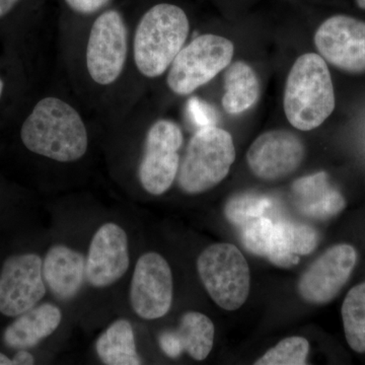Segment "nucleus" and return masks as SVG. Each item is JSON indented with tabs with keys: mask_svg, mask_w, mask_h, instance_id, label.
I'll return each instance as SVG.
<instances>
[{
	"mask_svg": "<svg viewBox=\"0 0 365 365\" xmlns=\"http://www.w3.org/2000/svg\"><path fill=\"white\" fill-rule=\"evenodd\" d=\"M283 104L288 121L299 130H313L331 116L335 93L323 57L307 53L297 58L288 74Z\"/></svg>",
	"mask_w": 365,
	"mask_h": 365,
	"instance_id": "f03ea898",
	"label": "nucleus"
},
{
	"mask_svg": "<svg viewBox=\"0 0 365 365\" xmlns=\"http://www.w3.org/2000/svg\"><path fill=\"white\" fill-rule=\"evenodd\" d=\"M188 16L181 7L160 4L151 7L136 26L133 40L134 62L146 78L163 76L188 38Z\"/></svg>",
	"mask_w": 365,
	"mask_h": 365,
	"instance_id": "7ed1b4c3",
	"label": "nucleus"
},
{
	"mask_svg": "<svg viewBox=\"0 0 365 365\" xmlns=\"http://www.w3.org/2000/svg\"><path fill=\"white\" fill-rule=\"evenodd\" d=\"M111 0H66L67 6L79 14H93L107 6Z\"/></svg>",
	"mask_w": 365,
	"mask_h": 365,
	"instance_id": "bb28decb",
	"label": "nucleus"
},
{
	"mask_svg": "<svg viewBox=\"0 0 365 365\" xmlns=\"http://www.w3.org/2000/svg\"><path fill=\"white\" fill-rule=\"evenodd\" d=\"M26 150L59 163L85 157L88 134L79 113L59 98H42L21 128Z\"/></svg>",
	"mask_w": 365,
	"mask_h": 365,
	"instance_id": "f257e3e1",
	"label": "nucleus"
},
{
	"mask_svg": "<svg viewBox=\"0 0 365 365\" xmlns=\"http://www.w3.org/2000/svg\"><path fill=\"white\" fill-rule=\"evenodd\" d=\"M234 51L232 41L212 34L199 36L170 64L168 86L176 95H190L230 66Z\"/></svg>",
	"mask_w": 365,
	"mask_h": 365,
	"instance_id": "423d86ee",
	"label": "nucleus"
},
{
	"mask_svg": "<svg viewBox=\"0 0 365 365\" xmlns=\"http://www.w3.org/2000/svg\"><path fill=\"white\" fill-rule=\"evenodd\" d=\"M160 345L163 353L170 359H177L184 353L175 332H170V331L163 332L160 336Z\"/></svg>",
	"mask_w": 365,
	"mask_h": 365,
	"instance_id": "cd10ccee",
	"label": "nucleus"
},
{
	"mask_svg": "<svg viewBox=\"0 0 365 365\" xmlns=\"http://www.w3.org/2000/svg\"><path fill=\"white\" fill-rule=\"evenodd\" d=\"M235 158L234 140L227 131L217 126L199 129L180 165V187L190 195L212 189L227 176Z\"/></svg>",
	"mask_w": 365,
	"mask_h": 365,
	"instance_id": "20e7f679",
	"label": "nucleus"
},
{
	"mask_svg": "<svg viewBox=\"0 0 365 365\" xmlns=\"http://www.w3.org/2000/svg\"><path fill=\"white\" fill-rule=\"evenodd\" d=\"M304 145L299 137L287 130H272L261 134L247 153L250 169L267 181L292 174L302 165Z\"/></svg>",
	"mask_w": 365,
	"mask_h": 365,
	"instance_id": "4468645a",
	"label": "nucleus"
},
{
	"mask_svg": "<svg viewBox=\"0 0 365 365\" xmlns=\"http://www.w3.org/2000/svg\"><path fill=\"white\" fill-rule=\"evenodd\" d=\"M13 361L14 365H31L35 364V359L28 349H21L14 355Z\"/></svg>",
	"mask_w": 365,
	"mask_h": 365,
	"instance_id": "c85d7f7f",
	"label": "nucleus"
},
{
	"mask_svg": "<svg viewBox=\"0 0 365 365\" xmlns=\"http://www.w3.org/2000/svg\"><path fill=\"white\" fill-rule=\"evenodd\" d=\"M188 112L190 117L193 120L194 123L199 127V128H204V127L216 126V113L211 106L199 98H193L189 101Z\"/></svg>",
	"mask_w": 365,
	"mask_h": 365,
	"instance_id": "a878e982",
	"label": "nucleus"
},
{
	"mask_svg": "<svg viewBox=\"0 0 365 365\" xmlns=\"http://www.w3.org/2000/svg\"><path fill=\"white\" fill-rule=\"evenodd\" d=\"M225 88L222 106L230 114H240L253 107L260 93L256 72L242 61L235 62L228 67L225 72Z\"/></svg>",
	"mask_w": 365,
	"mask_h": 365,
	"instance_id": "6ab92c4d",
	"label": "nucleus"
},
{
	"mask_svg": "<svg viewBox=\"0 0 365 365\" xmlns=\"http://www.w3.org/2000/svg\"><path fill=\"white\" fill-rule=\"evenodd\" d=\"M42 271L50 292L69 302L78 297L86 281L85 255L66 245H54L46 253Z\"/></svg>",
	"mask_w": 365,
	"mask_h": 365,
	"instance_id": "2eb2a0df",
	"label": "nucleus"
},
{
	"mask_svg": "<svg viewBox=\"0 0 365 365\" xmlns=\"http://www.w3.org/2000/svg\"><path fill=\"white\" fill-rule=\"evenodd\" d=\"M19 2L20 0H0V19L11 13Z\"/></svg>",
	"mask_w": 365,
	"mask_h": 365,
	"instance_id": "c756f323",
	"label": "nucleus"
},
{
	"mask_svg": "<svg viewBox=\"0 0 365 365\" xmlns=\"http://www.w3.org/2000/svg\"><path fill=\"white\" fill-rule=\"evenodd\" d=\"M270 198L254 193H242L232 197L225 206V212L230 222L245 225L262 217L271 208Z\"/></svg>",
	"mask_w": 365,
	"mask_h": 365,
	"instance_id": "4be33fe9",
	"label": "nucleus"
},
{
	"mask_svg": "<svg viewBox=\"0 0 365 365\" xmlns=\"http://www.w3.org/2000/svg\"><path fill=\"white\" fill-rule=\"evenodd\" d=\"M197 271L211 299L225 311H235L248 299L249 264L234 245L218 242L207 247L198 257Z\"/></svg>",
	"mask_w": 365,
	"mask_h": 365,
	"instance_id": "39448f33",
	"label": "nucleus"
},
{
	"mask_svg": "<svg viewBox=\"0 0 365 365\" xmlns=\"http://www.w3.org/2000/svg\"><path fill=\"white\" fill-rule=\"evenodd\" d=\"M128 54V32L122 14L109 9L93 21L88 45L86 67L96 83L110 86L123 72Z\"/></svg>",
	"mask_w": 365,
	"mask_h": 365,
	"instance_id": "0eeeda50",
	"label": "nucleus"
},
{
	"mask_svg": "<svg viewBox=\"0 0 365 365\" xmlns=\"http://www.w3.org/2000/svg\"><path fill=\"white\" fill-rule=\"evenodd\" d=\"M341 314L348 344L355 352L365 353V282L348 292Z\"/></svg>",
	"mask_w": 365,
	"mask_h": 365,
	"instance_id": "412c9836",
	"label": "nucleus"
},
{
	"mask_svg": "<svg viewBox=\"0 0 365 365\" xmlns=\"http://www.w3.org/2000/svg\"><path fill=\"white\" fill-rule=\"evenodd\" d=\"M356 261V251L350 245L331 247L300 278V297L314 304L332 302L349 280Z\"/></svg>",
	"mask_w": 365,
	"mask_h": 365,
	"instance_id": "ddd939ff",
	"label": "nucleus"
},
{
	"mask_svg": "<svg viewBox=\"0 0 365 365\" xmlns=\"http://www.w3.org/2000/svg\"><path fill=\"white\" fill-rule=\"evenodd\" d=\"M182 352L202 361L207 359L215 342V328L207 316L199 312H188L182 317L175 331Z\"/></svg>",
	"mask_w": 365,
	"mask_h": 365,
	"instance_id": "aec40b11",
	"label": "nucleus"
},
{
	"mask_svg": "<svg viewBox=\"0 0 365 365\" xmlns=\"http://www.w3.org/2000/svg\"><path fill=\"white\" fill-rule=\"evenodd\" d=\"M292 189L297 206L307 216L329 220L344 210V196L331 186L326 173L302 178L294 182Z\"/></svg>",
	"mask_w": 365,
	"mask_h": 365,
	"instance_id": "f3484780",
	"label": "nucleus"
},
{
	"mask_svg": "<svg viewBox=\"0 0 365 365\" xmlns=\"http://www.w3.org/2000/svg\"><path fill=\"white\" fill-rule=\"evenodd\" d=\"M4 81H2L1 78H0V98H1L2 93H4Z\"/></svg>",
	"mask_w": 365,
	"mask_h": 365,
	"instance_id": "473e14b6",
	"label": "nucleus"
},
{
	"mask_svg": "<svg viewBox=\"0 0 365 365\" xmlns=\"http://www.w3.org/2000/svg\"><path fill=\"white\" fill-rule=\"evenodd\" d=\"M43 259L35 253L14 255L0 271V313L14 317L33 309L45 297Z\"/></svg>",
	"mask_w": 365,
	"mask_h": 365,
	"instance_id": "9d476101",
	"label": "nucleus"
},
{
	"mask_svg": "<svg viewBox=\"0 0 365 365\" xmlns=\"http://www.w3.org/2000/svg\"><path fill=\"white\" fill-rule=\"evenodd\" d=\"M0 365H14L13 359H9L6 354L0 352Z\"/></svg>",
	"mask_w": 365,
	"mask_h": 365,
	"instance_id": "7c9ffc66",
	"label": "nucleus"
},
{
	"mask_svg": "<svg viewBox=\"0 0 365 365\" xmlns=\"http://www.w3.org/2000/svg\"><path fill=\"white\" fill-rule=\"evenodd\" d=\"M309 341L304 337H288L269 349L256 365H304L307 364Z\"/></svg>",
	"mask_w": 365,
	"mask_h": 365,
	"instance_id": "5701e85b",
	"label": "nucleus"
},
{
	"mask_svg": "<svg viewBox=\"0 0 365 365\" xmlns=\"http://www.w3.org/2000/svg\"><path fill=\"white\" fill-rule=\"evenodd\" d=\"M96 351L106 365L143 364L137 352L135 334L130 322L118 319L98 336Z\"/></svg>",
	"mask_w": 365,
	"mask_h": 365,
	"instance_id": "a211bd4d",
	"label": "nucleus"
},
{
	"mask_svg": "<svg viewBox=\"0 0 365 365\" xmlns=\"http://www.w3.org/2000/svg\"><path fill=\"white\" fill-rule=\"evenodd\" d=\"M275 239V223L267 217H259L245 225L242 242L251 253L268 258Z\"/></svg>",
	"mask_w": 365,
	"mask_h": 365,
	"instance_id": "b1692460",
	"label": "nucleus"
},
{
	"mask_svg": "<svg viewBox=\"0 0 365 365\" xmlns=\"http://www.w3.org/2000/svg\"><path fill=\"white\" fill-rule=\"evenodd\" d=\"M62 312L53 304H37L16 317L6 327L4 341L13 349H31L56 332L62 322Z\"/></svg>",
	"mask_w": 365,
	"mask_h": 365,
	"instance_id": "dca6fc26",
	"label": "nucleus"
},
{
	"mask_svg": "<svg viewBox=\"0 0 365 365\" xmlns=\"http://www.w3.org/2000/svg\"><path fill=\"white\" fill-rule=\"evenodd\" d=\"M314 44L329 63L349 73L365 72V21L331 16L319 26Z\"/></svg>",
	"mask_w": 365,
	"mask_h": 365,
	"instance_id": "9b49d317",
	"label": "nucleus"
},
{
	"mask_svg": "<svg viewBox=\"0 0 365 365\" xmlns=\"http://www.w3.org/2000/svg\"><path fill=\"white\" fill-rule=\"evenodd\" d=\"M356 4L360 9L365 11V0H356Z\"/></svg>",
	"mask_w": 365,
	"mask_h": 365,
	"instance_id": "2f4dec72",
	"label": "nucleus"
},
{
	"mask_svg": "<svg viewBox=\"0 0 365 365\" xmlns=\"http://www.w3.org/2000/svg\"><path fill=\"white\" fill-rule=\"evenodd\" d=\"M174 297V281L170 264L155 252L139 257L134 267L129 299L140 319L153 321L169 313Z\"/></svg>",
	"mask_w": 365,
	"mask_h": 365,
	"instance_id": "1a4fd4ad",
	"label": "nucleus"
},
{
	"mask_svg": "<svg viewBox=\"0 0 365 365\" xmlns=\"http://www.w3.org/2000/svg\"><path fill=\"white\" fill-rule=\"evenodd\" d=\"M288 247L292 250V253L297 256H304L311 254L318 246V232L314 228L302 223L292 222H279Z\"/></svg>",
	"mask_w": 365,
	"mask_h": 365,
	"instance_id": "393cba45",
	"label": "nucleus"
},
{
	"mask_svg": "<svg viewBox=\"0 0 365 365\" xmlns=\"http://www.w3.org/2000/svg\"><path fill=\"white\" fill-rule=\"evenodd\" d=\"M182 141L181 128L170 120H158L148 129L138 178L150 195H163L176 180Z\"/></svg>",
	"mask_w": 365,
	"mask_h": 365,
	"instance_id": "6e6552de",
	"label": "nucleus"
},
{
	"mask_svg": "<svg viewBox=\"0 0 365 365\" xmlns=\"http://www.w3.org/2000/svg\"><path fill=\"white\" fill-rule=\"evenodd\" d=\"M130 266L128 235L123 227L107 222L96 230L86 257V277L91 287L103 289L116 284Z\"/></svg>",
	"mask_w": 365,
	"mask_h": 365,
	"instance_id": "f8f14e48",
	"label": "nucleus"
}]
</instances>
